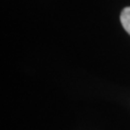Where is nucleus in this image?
<instances>
[{
  "mask_svg": "<svg viewBox=\"0 0 130 130\" xmlns=\"http://www.w3.org/2000/svg\"><path fill=\"white\" fill-rule=\"evenodd\" d=\"M120 23L125 30L130 35V7L125 8L120 14Z\"/></svg>",
  "mask_w": 130,
  "mask_h": 130,
  "instance_id": "nucleus-1",
  "label": "nucleus"
}]
</instances>
